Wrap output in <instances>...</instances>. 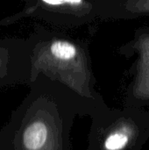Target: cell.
Returning <instances> with one entry per match:
<instances>
[{
	"label": "cell",
	"instance_id": "3957f363",
	"mask_svg": "<svg viewBox=\"0 0 149 150\" xmlns=\"http://www.w3.org/2000/svg\"><path fill=\"white\" fill-rule=\"evenodd\" d=\"M128 143V136L123 133L111 134L105 142V148L107 150H121Z\"/></svg>",
	"mask_w": 149,
	"mask_h": 150
},
{
	"label": "cell",
	"instance_id": "6da1fadb",
	"mask_svg": "<svg viewBox=\"0 0 149 150\" xmlns=\"http://www.w3.org/2000/svg\"><path fill=\"white\" fill-rule=\"evenodd\" d=\"M31 75L27 42L16 38L0 39V85L14 83Z\"/></svg>",
	"mask_w": 149,
	"mask_h": 150
},
{
	"label": "cell",
	"instance_id": "7a4b0ae2",
	"mask_svg": "<svg viewBox=\"0 0 149 150\" xmlns=\"http://www.w3.org/2000/svg\"><path fill=\"white\" fill-rule=\"evenodd\" d=\"M48 139V128L42 120L28 124L22 133L21 143L24 150H42Z\"/></svg>",
	"mask_w": 149,
	"mask_h": 150
}]
</instances>
